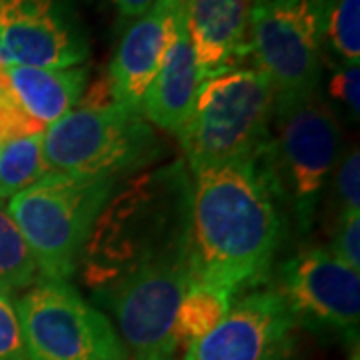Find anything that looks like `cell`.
<instances>
[{"label": "cell", "instance_id": "2e32d148", "mask_svg": "<svg viewBox=\"0 0 360 360\" xmlns=\"http://www.w3.org/2000/svg\"><path fill=\"white\" fill-rule=\"evenodd\" d=\"M231 290L205 283H191L180 300L174 322V335L179 345H191L208 335L232 307Z\"/></svg>", "mask_w": 360, "mask_h": 360}, {"label": "cell", "instance_id": "9c48e42d", "mask_svg": "<svg viewBox=\"0 0 360 360\" xmlns=\"http://www.w3.org/2000/svg\"><path fill=\"white\" fill-rule=\"evenodd\" d=\"M274 116L278 120L276 136L270 139L274 174L295 208L298 229L309 232L319 196L335 168L340 129L330 106L316 94Z\"/></svg>", "mask_w": 360, "mask_h": 360}, {"label": "cell", "instance_id": "484cf974", "mask_svg": "<svg viewBox=\"0 0 360 360\" xmlns=\"http://www.w3.org/2000/svg\"><path fill=\"white\" fill-rule=\"evenodd\" d=\"M270 360H298V354H296V348H295V340H288L286 345H284L274 356Z\"/></svg>", "mask_w": 360, "mask_h": 360}, {"label": "cell", "instance_id": "5bb4252c", "mask_svg": "<svg viewBox=\"0 0 360 360\" xmlns=\"http://www.w3.org/2000/svg\"><path fill=\"white\" fill-rule=\"evenodd\" d=\"M193 40L186 28L184 4L176 20V37L168 49L165 63L142 96L141 115L158 129L179 132L193 112L194 98L200 86Z\"/></svg>", "mask_w": 360, "mask_h": 360}, {"label": "cell", "instance_id": "8fae6325", "mask_svg": "<svg viewBox=\"0 0 360 360\" xmlns=\"http://www.w3.org/2000/svg\"><path fill=\"white\" fill-rule=\"evenodd\" d=\"M295 316L278 290H260L232 302L229 314L186 347L184 360H270L292 340Z\"/></svg>", "mask_w": 360, "mask_h": 360}, {"label": "cell", "instance_id": "8992f818", "mask_svg": "<svg viewBox=\"0 0 360 360\" xmlns=\"http://www.w3.org/2000/svg\"><path fill=\"white\" fill-rule=\"evenodd\" d=\"M330 0H255L250 51L274 86V112L316 94Z\"/></svg>", "mask_w": 360, "mask_h": 360}, {"label": "cell", "instance_id": "cb8c5ba5", "mask_svg": "<svg viewBox=\"0 0 360 360\" xmlns=\"http://www.w3.org/2000/svg\"><path fill=\"white\" fill-rule=\"evenodd\" d=\"M360 68L359 63H347L333 80H330V94L348 108V112L359 118L360 112Z\"/></svg>", "mask_w": 360, "mask_h": 360}, {"label": "cell", "instance_id": "ba28073f", "mask_svg": "<svg viewBox=\"0 0 360 360\" xmlns=\"http://www.w3.org/2000/svg\"><path fill=\"white\" fill-rule=\"evenodd\" d=\"M191 283L188 258H170L132 270L92 296L112 312L130 360H176V310Z\"/></svg>", "mask_w": 360, "mask_h": 360}, {"label": "cell", "instance_id": "ffe728a7", "mask_svg": "<svg viewBox=\"0 0 360 360\" xmlns=\"http://www.w3.org/2000/svg\"><path fill=\"white\" fill-rule=\"evenodd\" d=\"M336 219L360 212V155L359 148L348 150L335 174Z\"/></svg>", "mask_w": 360, "mask_h": 360}, {"label": "cell", "instance_id": "7c38bea8", "mask_svg": "<svg viewBox=\"0 0 360 360\" xmlns=\"http://www.w3.org/2000/svg\"><path fill=\"white\" fill-rule=\"evenodd\" d=\"M182 4L184 0H155V4L129 26L118 42L106 78L115 103L129 104L139 110L144 92L176 37Z\"/></svg>", "mask_w": 360, "mask_h": 360}, {"label": "cell", "instance_id": "7a4b0ae2", "mask_svg": "<svg viewBox=\"0 0 360 360\" xmlns=\"http://www.w3.org/2000/svg\"><path fill=\"white\" fill-rule=\"evenodd\" d=\"M193 182L186 165L150 168L115 186L80 257L90 290L153 262L188 258Z\"/></svg>", "mask_w": 360, "mask_h": 360}, {"label": "cell", "instance_id": "52a82bcc", "mask_svg": "<svg viewBox=\"0 0 360 360\" xmlns=\"http://www.w3.org/2000/svg\"><path fill=\"white\" fill-rule=\"evenodd\" d=\"M26 360H129L110 321L68 281L40 278L16 302Z\"/></svg>", "mask_w": 360, "mask_h": 360}, {"label": "cell", "instance_id": "30bf717a", "mask_svg": "<svg viewBox=\"0 0 360 360\" xmlns=\"http://www.w3.org/2000/svg\"><path fill=\"white\" fill-rule=\"evenodd\" d=\"M281 295L296 324L316 335L359 340L360 272L328 248H304L281 266Z\"/></svg>", "mask_w": 360, "mask_h": 360}, {"label": "cell", "instance_id": "d6986e66", "mask_svg": "<svg viewBox=\"0 0 360 360\" xmlns=\"http://www.w3.org/2000/svg\"><path fill=\"white\" fill-rule=\"evenodd\" d=\"M326 32L347 63L360 58V0H330Z\"/></svg>", "mask_w": 360, "mask_h": 360}, {"label": "cell", "instance_id": "5b68a950", "mask_svg": "<svg viewBox=\"0 0 360 360\" xmlns=\"http://www.w3.org/2000/svg\"><path fill=\"white\" fill-rule=\"evenodd\" d=\"M160 141L129 104L78 108L52 122L42 134L51 170L124 179L160 156Z\"/></svg>", "mask_w": 360, "mask_h": 360}, {"label": "cell", "instance_id": "603a6c76", "mask_svg": "<svg viewBox=\"0 0 360 360\" xmlns=\"http://www.w3.org/2000/svg\"><path fill=\"white\" fill-rule=\"evenodd\" d=\"M328 250L350 269L360 272V212H350L336 219Z\"/></svg>", "mask_w": 360, "mask_h": 360}, {"label": "cell", "instance_id": "83f0119b", "mask_svg": "<svg viewBox=\"0 0 360 360\" xmlns=\"http://www.w3.org/2000/svg\"><path fill=\"white\" fill-rule=\"evenodd\" d=\"M0 56H2V28H0ZM2 63V60H0Z\"/></svg>", "mask_w": 360, "mask_h": 360}, {"label": "cell", "instance_id": "9a60e30c", "mask_svg": "<svg viewBox=\"0 0 360 360\" xmlns=\"http://www.w3.org/2000/svg\"><path fill=\"white\" fill-rule=\"evenodd\" d=\"M8 90L13 98L42 124H52L72 110L89 84V66L39 68L6 66Z\"/></svg>", "mask_w": 360, "mask_h": 360}, {"label": "cell", "instance_id": "e0dca14e", "mask_svg": "<svg viewBox=\"0 0 360 360\" xmlns=\"http://www.w3.org/2000/svg\"><path fill=\"white\" fill-rule=\"evenodd\" d=\"M42 134L14 139L0 148V200L13 198L51 172L42 153Z\"/></svg>", "mask_w": 360, "mask_h": 360}, {"label": "cell", "instance_id": "44dd1931", "mask_svg": "<svg viewBox=\"0 0 360 360\" xmlns=\"http://www.w3.org/2000/svg\"><path fill=\"white\" fill-rule=\"evenodd\" d=\"M44 130H46V124L26 115L25 108L13 98L11 90L0 94V148L14 139L42 134Z\"/></svg>", "mask_w": 360, "mask_h": 360}, {"label": "cell", "instance_id": "d4e9b609", "mask_svg": "<svg viewBox=\"0 0 360 360\" xmlns=\"http://www.w3.org/2000/svg\"><path fill=\"white\" fill-rule=\"evenodd\" d=\"M108 2L127 18H139L155 4V0H108Z\"/></svg>", "mask_w": 360, "mask_h": 360}, {"label": "cell", "instance_id": "6da1fadb", "mask_svg": "<svg viewBox=\"0 0 360 360\" xmlns=\"http://www.w3.org/2000/svg\"><path fill=\"white\" fill-rule=\"evenodd\" d=\"M188 264L193 283L250 288L269 274L283 236L284 198L270 142L255 155L193 172Z\"/></svg>", "mask_w": 360, "mask_h": 360}, {"label": "cell", "instance_id": "ac0fdd59", "mask_svg": "<svg viewBox=\"0 0 360 360\" xmlns=\"http://www.w3.org/2000/svg\"><path fill=\"white\" fill-rule=\"evenodd\" d=\"M37 260L26 245L25 236L11 217L4 200H0V292L30 288L37 283Z\"/></svg>", "mask_w": 360, "mask_h": 360}, {"label": "cell", "instance_id": "277c9868", "mask_svg": "<svg viewBox=\"0 0 360 360\" xmlns=\"http://www.w3.org/2000/svg\"><path fill=\"white\" fill-rule=\"evenodd\" d=\"M272 115L274 86L264 70L234 68L205 80L176 132L188 172L262 150L272 139Z\"/></svg>", "mask_w": 360, "mask_h": 360}, {"label": "cell", "instance_id": "7402d4cb", "mask_svg": "<svg viewBox=\"0 0 360 360\" xmlns=\"http://www.w3.org/2000/svg\"><path fill=\"white\" fill-rule=\"evenodd\" d=\"M0 360H26L25 338L16 304L11 295L0 292Z\"/></svg>", "mask_w": 360, "mask_h": 360}, {"label": "cell", "instance_id": "4fadbf2b", "mask_svg": "<svg viewBox=\"0 0 360 360\" xmlns=\"http://www.w3.org/2000/svg\"><path fill=\"white\" fill-rule=\"evenodd\" d=\"M255 0H184L200 82L234 70L250 51V14Z\"/></svg>", "mask_w": 360, "mask_h": 360}, {"label": "cell", "instance_id": "3957f363", "mask_svg": "<svg viewBox=\"0 0 360 360\" xmlns=\"http://www.w3.org/2000/svg\"><path fill=\"white\" fill-rule=\"evenodd\" d=\"M118 180L51 170L8 198L6 208L22 232L42 278L68 281L77 272L94 220Z\"/></svg>", "mask_w": 360, "mask_h": 360}, {"label": "cell", "instance_id": "4316f807", "mask_svg": "<svg viewBox=\"0 0 360 360\" xmlns=\"http://www.w3.org/2000/svg\"><path fill=\"white\" fill-rule=\"evenodd\" d=\"M8 90V78H6V65L0 63V94Z\"/></svg>", "mask_w": 360, "mask_h": 360}]
</instances>
